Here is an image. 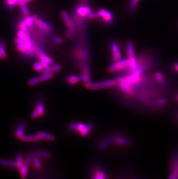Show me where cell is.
I'll return each mask as SVG.
<instances>
[{"label": "cell", "instance_id": "obj_1", "mask_svg": "<svg viewBox=\"0 0 178 179\" xmlns=\"http://www.w3.org/2000/svg\"><path fill=\"white\" fill-rule=\"evenodd\" d=\"M115 86H116V82L115 79H109L96 82H91L86 86V88L90 90L96 91L98 89L110 88Z\"/></svg>", "mask_w": 178, "mask_h": 179}, {"label": "cell", "instance_id": "obj_2", "mask_svg": "<svg viewBox=\"0 0 178 179\" xmlns=\"http://www.w3.org/2000/svg\"><path fill=\"white\" fill-rule=\"evenodd\" d=\"M61 18L65 26L68 29L67 35L68 38H72L76 33V27L75 24L70 16V15L65 11L61 12Z\"/></svg>", "mask_w": 178, "mask_h": 179}, {"label": "cell", "instance_id": "obj_3", "mask_svg": "<svg viewBox=\"0 0 178 179\" xmlns=\"http://www.w3.org/2000/svg\"><path fill=\"white\" fill-rule=\"evenodd\" d=\"M97 13L98 18H100L104 25H110L113 23L114 16L112 11L105 8H101L97 12Z\"/></svg>", "mask_w": 178, "mask_h": 179}, {"label": "cell", "instance_id": "obj_4", "mask_svg": "<svg viewBox=\"0 0 178 179\" xmlns=\"http://www.w3.org/2000/svg\"><path fill=\"white\" fill-rule=\"evenodd\" d=\"M128 67V59H121L119 61L115 62L112 64H111L108 71L109 73H118L122 71H125Z\"/></svg>", "mask_w": 178, "mask_h": 179}, {"label": "cell", "instance_id": "obj_5", "mask_svg": "<svg viewBox=\"0 0 178 179\" xmlns=\"http://www.w3.org/2000/svg\"><path fill=\"white\" fill-rule=\"evenodd\" d=\"M111 140L112 144L114 143L118 146H129L132 144V141L131 139L126 138L120 134H113L109 137Z\"/></svg>", "mask_w": 178, "mask_h": 179}, {"label": "cell", "instance_id": "obj_6", "mask_svg": "<svg viewBox=\"0 0 178 179\" xmlns=\"http://www.w3.org/2000/svg\"><path fill=\"white\" fill-rule=\"evenodd\" d=\"M110 50L112 52V58L114 62L122 59V53L120 51L119 45L117 42L112 41L110 43Z\"/></svg>", "mask_w": 178, "mask_h": 179}, {"label": "cell", "instance_id": "obj_7", "mask_svg": "<svg viewBox=\"0 0 178 179\" xmlns=\"http://www.w3.org/2000/svg\"><path fill=\"white\" fill-rule=\"evenodd\" d=\"M35 25L42 31L49 33L52 30V26L49 23L37 18L35 19Z\"/></svg>", "mask_w": 178, "mask_h": 179}, {"label": "cell", "instance_id": "obj_8", "mask_svg": "<svg viewBox=\"0 0 178 179\" xmlns=\"http://www.w3.org/2000/svg\"><path fill=\"white\" fill-rule=\"evenodd\" d=\"M92 178L94 179H107L108 176L106 171L103 167L101 166H97L94 169Z\"/></svg>", "mask_w": 178, "mask_h": 179}, {"label": "cell", "instance_id": "obj_9", "mask_svg": "<svg viewBox=\"0 0 178 179\" xmlns=\"http://www.w3.org/2000/svg\"><path fill=\"white\" fill-rule=\"evenodd\" d=\"M37 54L38 55V57L39 58L40 60L46 62L50 64H51L54 63V60H53V59H51L49 56H48L46 52L44 51V50H42V48L39 47V48L38 49V51H37Z\"/></svg>", "mask_w": 178, "mask_h": 179}, {"label": "cell", "instance_id": "obj_10", "mask_svg": "<svg viewBox=\"0 0 178 179\" xmlns=\"http://www.w3.org/2000/svg\"><path fill=\"white\" fill-rule=\"evenodd\" d=\"M92 11L89 6H79L76 8V12L80 17H87Z\"/></svg>", "mask_w": 178, "mask_h": 179}, {"label": "cell", "instance_id": "obj_11", "mask_svg": "<svg viewBox=\"0 0 178 179\" xmlns=\"http://www.w3.org/2000/svg\"><path fill=\"white\" fill-rule=\"evenodd\" d=\"M35 47L34 42L32 41L31 42H25L22 45H16V49L19 51L25 53L26 52L28 51L31 49Z\"/></svg>", "mask_w": 178, "mask_h": 179}, {"label": "cell", "instance_id": "obj_12", "mask_svg": "<svg viewBox=\"0 0 178 179\" xmlns=\"http://www.w3.org/2000/svg\"><path fill=\"white\" fill-rule=\"evenodd\" d=\"M83 81V78L82 75H70L67 78V82L71 85H75L78 83Z\"/></svg>", "mask_w": 178, "mask_h": 179}, {"label": "cell", "instance_id": "obj_13", "mask_svg": "<svg viewBox=\"0 0 178 179\" xmlns=\"http://www.w3.org/2000/svg\"><path fill=\"white\" fill-rule=\"evenodd\" d=\"M22 141L25 142H36L41 140L37 134H26L24 135L21 139Z\"/></svg>", "mask_w": 178, "mask_h": 179}, {"label": "cell", "instance_id": "obj_14", "mask_svg": "<svg viewBox=\"0 0 178 179\" xmlns=\"http://www.w3.org/2000/svg\"><path fill=\"white\" fill-rule=\"evenodd\" d=\"M127 54L128 58L136 57L134 50V45L132 41H129L127 44Z\"/></svg>", "mask_w": 178, "mask_h": 179}, {"label": "cell", "instance_id": "obj_15", "mask_svg": "<svg viewBox=\"0 0 178 179\" xmlns=\"http://www.w3.org/2000/svg\"><path fill=\"white\" fill-rule=\"evenodd\" d=\"M112 144V143L111 140H110V139L108 137L107 139H105L102 140L101 142H100L99 144H98L97 147L100 150H103L107 149Z\"/></svg>", "mask_w": 178, "mask_h": 179}, {"label": "cell", "instance_id": "obj_16", "mask_svg": "<svg viewBox=\"0 0 178 179\" xmlns=\"http://www.w3.org/2000/svg\"><path fill=\"white\" fill-rule=\"evenodd\" d=\"M25 128V122H21L19 124L15 133V135L18 138L21 139L24 136Z\"/></svg>", "mask_w": 178, "mask_h": 179}, {"label": "cell", "instance_id": "obj_17", "mask_svg": "<svg viewBox=\"0 0 178 179\" xmlns=\"http://www.w3.org/2000/svg\"><path fill=\"white\" fill-rule=\"evenodd\" d=\"M37 134L41 139H45L49 141H53L55 139L54 136L45 132H39Z\"/></svg>", "mask_w": 178, "mask_h": 179}, {"label": "cell", "instance_id": "obj_18", "mask_svg": "<svg viewBox=\"0 0 178 179\" xmlns=\"http://www.w3.org/2000/svg\"><path fill=\"white\" fill-rule=\"evenodd\" d=\"M37 18L36 15H32V16H26L25 19L27 25L28 27L29 30H33L34 28V24H35V19Z\"/></svg>", "mask_w": 178, "mask_h": 179}, {"label": "cell", "instance_id": "obj_19", "mask_svg": "<svg viewBox=\"0 0 178 179\" xmlns=\"http://www.w3.org/2000/svg\"><path fill=\"white\" fill-rule=\"evenodd\" d=\"M35 110L38 111V112L39 113V116L42 117L44 116L45 114V106H44V104L43 103L42 100L39 99L38 102V103L37 104Z\"/></svg>", "mask_w": 178, "mask_h": 179}, {"label": "cell", "instance_id": "obj_20", "mask_svg": "<svg viewBox=\"0 0 178 179\" xmlns=\"http://www.w3.org/2000/svg\"><path fill=\"white\" fill-rule=\"evenodd\" d=\"M61 69V66L60 64H54L51 66H49V67L45 69L42 73H55L59 71Z\"/></svg>", "mask_w": 178, "mask_h": 179}, {"label": "cell", "instance_id": "obj_21", "mask_svg": "<svg viewBox=\"0 0 178 179\" xmlns=\"http://www.w3.org/2000/svg\"><path fill=\"white\" fill-rule=\"evenodd\" d=\"M0 165L3 166H10V167H17L18 166L17 161L6 160L3 159H0Z\"/></svg>", "mask_w": 178, "mask_h": 179}, {"label": "cell", "instance_id": "obj_22", "mask_svg": "<svg viewBox=\"0 0 178 179\" xmlns=\"http://www.w3.org/2000/svg\"><path fill=\"white\" fill-rule=\"evenodd\" d=\"M17 35H18V37L20 38L22 40H23L25 42L32 41L31 37L28 35V33H25L23 31L19 30L17 33Z\"/></svg>", "mask_w": 178, "mask_h": 179}, {"label": "cell", "instance_id": "obj_23", "mask_svg": "<svg viewBox=\"0 0 178 179\" xmlns=\"http://www.w3.org/2000/svg\"><path fill=\"white\" fill-rule=\"evenodd\" d=\"M93 128L94 125L92 124H87L86 125L85 128H84V129L79 134L82 137H86L90 133V132L93 130Z\"/></svg>", "mask_w": 178, "mask_h": 179}, {"label": "cell", "instance_id": "obj_24", "mask_svg": "<svg viewBox=\"0 0 178 179\" xmlns=\"http://www.w3.org/2000/svg\"><path fill=\"white\" fill-rule=\"evenodd\" d=\"M139 1L140 0H131L130 4L129 5V8H128L129 12L131 14H133L135 12L136 6Z\"/></svg>", "mask_w": 178, "mask_h": 179}, {"label": "cell", "instance_id": "obj_25", "mask_svg": "<svg viewBox=\"0 0 178 179\" xmlns=\"http://www.w3.org/2000/svg\"><path fill=\"white\" fill-rule=\"evenodd\" d=\"M154 77L155 80L161 85H164L165 84V79L162 73H161L160 72H156L154 74Z\"/></svg>", "mask_w": 178, "mask_h": 179}, {"label": "cell", "instance_id": "obj_26", "mask_svg": "<svg viewBox=\"0 0 178 179\" xmlns=\"http://www.w3.org/2000/svg\"><path fill=\"white\" fill-rule=\"evenodd\" d=\"M18 169H19V172H20V176L22 178H25L28 175V166L25 163L23 165L19 167Z\"/></svg>", "mask_w": 178, "mask_h": 179}, {"label": "cell", "instance_id": "obj_27", "mask_svg": "<svg viewBox=\"0 0 178 179\" xmlns=\"http://www.w3.org/2000/svg\"><path fill=\"white\" fill-rule=\"evenodd\" d=\"M19 30L23 31L27 33H28L29 28L27 25L25 19H23L20 22V23H19Z\"/></svg>", "mask_w": 178, "mask_h": 179}, {"label": "cell", "instance_id": "obj_28", "mask_svg": "<svg viewBox=\"0 0 178 179\" xmlns=\"http://www.w3.org/2000/svg\"><path fill=\"white\" fill-rule=\"evenodd\" d=\"M41 81V79L40 77H36L31 78L28 81V85L30 86H32L34 85H37V83H39Z\"/></svg>", "mask_w": 178, "mask_h": 179}, {"label": "cell", "instance_id": "obj_29", "mask_svg": "<svg viewBox=\"0 0 178 179\" xmlns=\"http://www.w3.org/2000/svg\"><path fill=\"white\" fill-rule=\"evenodd\" d=\"M36 154L39 156H41L44 158H50L51 157V154L49 152L43 151V150H37L36 151Z\"/></svg>", "mask_w": 178, "mask_h": 179}, {"label": "cell", "instance_id": "obj_30", "mask_svg": "<svg viewBox=\"0 0 178 179\" xmlns=\"http://www.w3.org/2000/svg\"><path fill=\"white\" fill-rule=\"evenodd\" d=\"M39 156L37 155V154H35V155H34L32 156V161L34 165V166L37 168V169H39L41 167V162L39 159Z\"/></svg>", "mask_w": 178, "mask_h": 179}, {"label": "cell", "instance_id": "obj_31", "mask_svg": "<svg viewBox=\"0 0 178 179\" xmlns=\"http://www.w3.org/2000/svg\"><path fill=\"white\" fill-rule=\"evenodd\" d=\"M53 77L54 74L53 73H43V74L40 76V78L42 81H45L51 79L52 78H53Z\"/></svg>", "mask_w": 178, "mask_h": 179}, {"label": "cell", "instance_id": "obj_32", "mask_svg": "<svg viewBox=\"0 0 178 179\" xmlns=\"http://www.w3.org/2000/svg\"><path fill=\"white\" fill-rule=\"evenodd\" d=\"M6 57V53L5 51V45L2 42H0V58L5 59Z\"/></svg>", "mask_w": 178, "mask_h": 179}, {"label": "cell", "instance_id": "obj_33", "mask_svg": "<svg viewBox=\"0 0 178 179\" xmlns=\"http://www.w3.org/2000/svg\"><path fill=\"white\" fill-rule=\"evenodd\" d=\"M32 67L35 71H38V72H42L43 70H44V67L42 66V64L39 62L34 63L32 64Z\"/></svg>", "mask_w": 178, "mask_h": 179}, {"label": "cell", "instance_id": "obj_34", "mask_svg": "<svg viewBox=\"0 0 178 179\" xmlns=\"http://www.w3.org/2000/svg\"><path fill=\"white\" fill-rule=\"evenodd\" d=\"M16 161L18 162V168H19V167L22 166V165H23L25 164V161L23 160V156L20 154H18L16 155Z\"/></svg>", "mask_w": 178, "mask_h": 179}, {"label": "cell", "instance_id": "obj_35", "mask_svg": "<svg viewBox=\"0 0 178 179\" xmlns=\"http://www.w3.org/2000/svg\"><path fill=\"white\" fill-rule=\"evenodd\" d=\"M20 6L21 11H22V12L23 15L25 16H29V13H30L29 10H28V9L27 6H26V5H25V4H22V5H20Z\"/></svg>", "mask_w": 178, "mask_h": 179}, {"label": "cell", "instance_id": "obj_36", "mask_svg": "<svg viewBox=\"0 0 178 179\" xmlns=\"http://www.w3.org/2000/svg\"><path fill=\"white\" fill-rule=\"evenodd\" d=\"M17 2L18 0H6V6L9 9H12L14 7L15 5L17 4Z\"/></svg>", "mask_w": 178, "mask_h": 179}, {"label": "cell", "instance_id": "obj_37", "mask_svg": "<svg viewBox=\"0 0 178 179\" xmlns=\"http://www.w3.org/2000/svg\"><path fill=\"white\" fill-rule=\"evenodd\" d=\"M166 100L163 98H160L157 99L154 102V105L157 107H162L165 104Z\"/></svg>", "mask_w": 178, "mask_h": 179}, {"label": "cell", "instance_id": "obj_38", "mask_svg": "<svg viewBox=\"0 0 178 179\" xmlns=\"http://www.w3.org/2000/svg\"><path fill=\"white\" fill-rule=\"evenodd\" d=\"M51 38L52 41H53L54 43H56V44H61L63 43V40H62V39H61L60 37H59L53 35V36H51Z\"/></svg>", "mask_w": 178, "mask_h": 179}, {"label": "cell", "instance_id": "obj_39", "mask_svg": "<svg viewBox=\"0 0 178 179\" xmlns=\"http://www.w3.org/2000/svg\"><path fill=\"white\" fill-rule=\"evenodd\" d=\"M178 178V171L177 169H175L172 171L171 175L170 176V179H176Z\"/></svg>", "mask_w": 178, "mask_h": 179}, {"label": "cell", "instance_id": "obj_40", "mask_svg": "<svg viewBox=\"0 0 178 179\" xmlns=\"http://www.w3.org/2000/svg\"><path fill=\"white\" fill-rule=\"evenodd\" d=\"M86 125V124L82 123V122L77 123V131L80 133L84 129V128H85Z\"/></svg>", "mask_w": 178, "mask_h": 179}, {"label": "cell", "instance_id": "obj_41", "mask_svg": "<svg viewBox=\"0 0 178 179\" xmlns=\"http://www.w3.org/2000/svg\"><path fill=\"white\" fill-rule=\"evenodd\" d=\"M31 161H32V156L30 154L28 155L25 157V165H27V166H28L30 164Z\"/></svg>", "mask_w": 178, "mask_h": 179}, {"label": "cell", "instance_id": "obj_42", "mask_svg": "<svg viewBox=\"0 0 178 179\" xmlns=\"http://www.w3.org/2000/svg\"><path fill=\"white\" fill-rule=\"evenodd\" d=\"M77 123L72 122V123L70 124V125L69 126V128L72 131H76V130H77Z\"/></svg>", "mask_w": 178, "mask_h": 179}, {"label": "cell", "instance_id": "obj_43", "mask_svg": "<svg viewBox=\"0 0 178 179\" xmlns=\"http://www.w3.org/2000/svg\"><path fill=\"white\" fill-rule=\"evenodd\" d=\"M38 117H39V113L38 112V111L35 109L34 110V111L32 112L31 114V117L33 118V119H35V118H37Z\"/></svg>", "mask_w": 178, "mask_h": 179}, {"label": "cell", "instance_id": "obj_44", "mask_svg": "<svg viewBox=\"0 0 178 179\" xmlns=\"http://www.w3.org/2000/svg\"><path fill=\"white\" fill-rule=\"evenodd\" d=\"M32 0H18L17 4L19 5H21L22 4H26L28 2H31Z\"/></svg>", "mask_w": 178, "mask_h": 179}, {"label": "cell", "instance_id": "obj_45", "mask_svg": "<svg viewBox=\"0 0 178 179\" xmlns=\"http://www.w3.org/2000/svg\"><path fill=\"white\" fill-rule=\"evenodd\" d=\"M39 63L42 64V66L44 67V69H46L48 67H49L50 66V64H49L48 63L46 62H44V61H42V60H40Z\"/></svg>", "mask_w": 178, "mask_h": 179}, {"label": "cell", "instance_id": "obj_46", "mask_svg": "<svg viewBox=\"0 0 178 179\" xmlns=\"http://www.w3.org/2000/svg\"><path fill=\"white\" fill-rule=\"evenodd\" d=\"M174 69L175 70V71L178 72V62L175 63L174 64Z\"/></svg>", "mask_w": 178, "mask_h": 179}, {"label": "cell", "instance_id": "obj_47", "mask_svg": "<svg viewBox=\"0 0 178 179\" xmlns=\"http://www.w3.org/2000/svg\"><path fill=\"white\" fill-rule=\"evenodd\" d=\"M175 169H177V170L178 171V164L177 165V166H176V168H175Z\"/></svg>", "mask_w": 178, "mask_h": 179}, {"label": "cell", "instance_id": "obj_48", "mask_svg": "<svg viewBox=\"0 0 178 179\" xmlns=\"http://www.w3.org/2000/svg\"><path fill=\"white\" fill-rule=\"evenodd\" d=\"M177 99H178V96H177Z\"/></svg>", "mask_w": 178, "mask_h": 179}, {"label": "cell", "instance_id": "obj_49", "mask_svg": "<svg viewBox=\"0 0 178 179\" xmlns=\"http://www.w3.org/2000/svg\"></svg>", "mask_w": 178, "mask_h": 179}, {"label": "cell", "instance_id": "obj_50", "mask_svg": "<svg viewBox=\"0 0 178 179\" xmlns=\"http://www.w3.org/2000/svg\"></svg>", "mask_w": 178, "mask_h": 179}]
</instances>
